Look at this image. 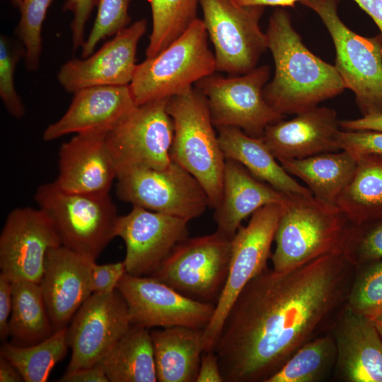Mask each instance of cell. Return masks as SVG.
<instances>
[{
  "label": "cell",
  "instance_id": "6da1fadb",
  "mask_svg": "<svg viewBox=\"0 0 382 382\" xmlns=\"http://www.w3.org/2000/svg\"><path fill=\"white\" fill-rule=\"evenodd\" d=\"M355 273L337 253L255 276L233 304L214 349L224 381L266 382L302 345L330 332Z\"/></svg>",
  "mask_w": 382,
  "mask_h": 382
},
{
  "label": "cell",
  "instance_id": "7a4b0ae2",
  "mask_svg": "<svg viewBox=\"0 0 382 382\" xmlns=\"http://www.w3.org/2000/svg\"><path fill=\"white\" fill-rule=\"evenodd\" d=\"M266 35L274 74L264 87L263 96L277 112L296 115L345 89L335 65L315 55L303 44L286 10L278 8L272 12Z\"/></svg>",
  "mask_w": 382,
  "mask_h": 382
},
{
  "label": "cell",
  "instance_id": "3957f363",
  "mask_svg": "<svg viewBox=\"0 0 382 382\" xmlns=\"http://www.w3.org/2000/svg\"><path fill=\"white\" fill-rule=\"evenodd\" d=\"M349 226L337 206L313 195L288 194L274 235L272 269L285 272L323 255L343 253Z\"/></svg>",
  "mask_w": 382,
  "mask_h": 382
},
{
  "label": "cell",
  "instance_id": "277c9868",
  "mask_svg": "<svg viewBox=\"0 0 382 382\" xmlns=\"http://www.w3.org/2000/svg\"><path fill=\"white\" fill-rule=\"evenodd\" d=\"M167 111L174 129L170 158L198 180L207 195L209 207L215 209L221 199L226 158L207 101L193 86L170 97Z\"/></svg>",
  "mask_w": 382,
  "mask_h": 382
},
{
  "label": "cell",
  "instance_id": "5b68a950",
  "mask_svg": "<svg viewBox=\"0 0 382 382\" xmlns=\"http://www.w3.org/2000/svg\"><path fill=\"white\" fill-rule=\"evenodd\" d=\"M202 19L196 18L169 45L137 64L129 84L137 106L170 98L216 71Z\"/></svg>",
  "mask_w": 382,
  "mask_h": 382
},
{
  "label": "cell",
  "instance_id": "8992f818",
  "mask_svg": "<svg viewBox=\"0 0 382 382\" xmlns=\"http://www.w3.org/2000/svg\"><path fill=\"white\" fill-rule=\"evenodd\" d=\"M34 199L50 219L61 245L96 261L115 237L117 210L110 195L67 192L54 181L40 185Z\"/></svg>",
  "mask_w": 382,
  "mask_h": 382
},
{
  "label": "cell",
  "instance_id": "52a82bcc",
  "mask_svg": "<svg viewBox=\"0 0 382 382\" xmlns=\"http://www.w3.org/2000/svg\"><path fill=\"white\" fill-rule=\"evenodd\" d=\"M328 30L336 51L335 66L345 88L355 96L362 116L382 114V35H360L337 13L339 0H303Z\"/></svg>",
  "mask_w": 382,
  "mask_h": 382
},
{
  "label": "cell",
  "instance_id": "ba28073f",
  "mask_svg": "<svg viewBox=\"0 0 382 382\" xmlns=\"http://www.w3.org/2000/svg\"><path fill=\"white\" fill-rule=\"evenodd\" d=\"M282 209V204L261 207L231 238L228 273L213 316L203 330L204 352L214 351L226 316L237 297L251 279L267 267Z\"/></svg>",
  "mask_w": 382,
  "mask_h": 382
},
{
  "label": "cell",
  "instance_id": "9c48e42d",
  "mask_svg": "<svg viewBox=\"0 0 382 382\" xmlns=\"http://www.w3.org/2000/svg\"><path fill=\"white\" fill-rule=\"evenodd\" d=\"M199 6L216 71L241 75L256 68L268 49L266 33L260 27L265 7L242 6L234 0H200Z\"/></svg>",
  "mask_w": 382,
  "mask_h": 382
},
{
  "label": "cell",
  "instance_id": "30bf717a",
  "mask_svg": "<svg viewBox=\"0 0 382 382\" xmlns=\"http://www.w3.org/2000/svg\"><path fill=\"white\" fill-rule=\"evenodd\" d=\"M168 99L137 106L106 134L117 177L137 168L162 170L171 163L174 129Z\"/></svg>",
  "mask_w": 382,
  "mask_h": 382
},
{
  "label": "cell",
  "instance_id": "8fae6325",
  "mask_svg": "<svg viewBox=\"0 0 382 382\" xmlns=\"http://www.w3.org/2000/svg\"><path fill=\"white\" fill-rule=\"evenodd\" d=\"M267 65L224 77L212 74L195 84L204 96L215 127H235L249 136L262 137L265 128L284 116L265 100L263 89L270 79Z\"/></svg>",
  "mask_w": 382,
  "mask_h": 382
},
{
  "label": "cell",
  "instance_id": "7c38bea8",
  "mask_svg": "<svg viewBox=\"0 0 382 382\" xmlns=\"http://www.w3.org/2000/svg\"><path fill=\"white\" fill-rule=\"evenodd\" d=\"M231 253V239L216 231L203 236L187 237L150 276L188 297L211 302L218 299L224 286Z\"/></svg>",
  "mask_w": 382,
  "mask_h": 382
},
{
  "label": "cell",
  "instance_id": "4fadbf2b",
  "mask_svg": "<svg viewBox=\"0 0 382 382\" xmlns=\"http://www.w3.org/2000/svg\"><path fill=\"white\" fill-rule=\"evenodd\" d=\"M118 198L188 221L202 215L209 202L198 180L172 161L166 168H137L117 177Z\"/></svg>",
  "mask_w": 382,
  "mask_h": 382
},
{
  "label": "cell",
  "instance_id": "5bb4252c",
  "mask_svg": "<svg viewBox=\"0 0 382 382\" xmlns=\"http://www.w3.org/2000/svg\"><path fill=\"white\" fill-rule=\"evenodd\" d=\"M116 289L127 304L132 325L151 329L184 326L204 330L216 303L188 297L151 276L125 273Z\"/></svg>",
  "mask_w": 382,
  "mask_h": 382
},
{
  "label": "cell",
  "instance_id": "9a60e30c",
  "mask_svg": "<svg viewBox=\"0 0 382 382\" xmlns=\"http://www.w3.org/2000/svg\"><path fill=\"white\" fill-rule=\"evenodd\" d=\"M131 326L127 304L117 289L92 294L67 326L71 357L65 372L97 364Z\"/></svg>",
  "mask_w": 382,
  "mask_h": 382
},
{
  "label": "cell",
  "instance_id": "2e32d148",
  "mask_svg": "<svg viewBox=\"0 0 382 382\" xmlns=\"http://www.w3.org/2000/svg\"><path fill=\"white\" fill-rule=\"evenodd\" d=\"M59 245L61 242L52 222L40 208L13 209L0 235L1 273L12 282L40 284L46 254Z\"/></svg>",
  "mask_w": 382,
  "mask_h": 382
},
{
  "label": "cell",
  "instance_id": "e0dca14e",
  "mask_svg": "<svg viewBox=\"0 0 382 382\" xmlns=\"http://www.w3.org/2000/svg\"><path fill=\"white\" fill-rule=\"evenodd\" d=\"M188 221L176 216L132 206L127 214L119 216L115 237L126 247V273L150 276L173 249L188 236Z\"/></svg>",
  "mask_w": 382,
  "mask_h": 382
},
{
  "label": "cell",
  "instance_id": "ac0fdd59",
  "mask_svg": "<svg viewBox=\"0 0 382 382\" xmlns=\"http://www.w3.org/2000/svg\"><path fill=\"white\" fill-rule=\"evenodd\" d=\"M146 29V20H138L88 57L67 61L57 73L59 83L73 94L91 86L129 85L137 66V45Z\"/></svg>",
  "mask_w": 382,
  "mask_h": 382
},
{
  "label": "cell",
  "instance_id": "d6986e66",
  "mask_svg": "<svg viewBox=\"0 0 382 382\" xmlns=\"http://www.w3.org/2000/svg\"><path fill=\"white\" fill-rule=\"evenodd\" d=\"M93 262L63 245L47 253L40 286L55 331L67 327L93 294L91 268Z\"/></svg>",
  "mask_w": 382,
  "mask_h": 382
},
{
  "label": "cell",
  "instance_id": "ffe728a7",
  "mask_svg": "<svg viewBox=\"0 0 382 382\" xmlns=\"http://www.w3.org/2000/svg\"><path fill=\"white\" fill-rule=\"evenodd\" d=\"M136 107L129 85L83 88L74 93L64 115L47 127L42 139L50 141L71 133H108Z\"/></svg>",
  "mask_w": 382,
  "mask_h": 382
},
{
  "label": "cell",
  "instance_id": "44dd1931",
  "mask_svg": "<svg viewBox=\"0 0 382 382\" xmlns=\"http://www.w3.org/2000/svg\"><path fill=\"white\" fill-rule=\"evenodd\" d=\"M330 332L337 348L332 378L343 382H382V338L371 319L346 306Z\"/></svg>",
  "mask_w": 382,
  "mask_h": 382
},
{
  "label": "cell",
  "instance_id": "7402d4cb",
  "mask_svg": "<svg viewBox=\"0 0 382 382\" xmlns=\"http://www.w3.org/2000/svg\"><path fill=\"white\" fill-rule=\"evenodd\" d=\"M335 110L315 107L268 125L262 137L278 161L339 151L342 130Z\"/></svg>",
  "mask_w": 382,
  "mask_h": 382
},
{
  "label": "cell",
  "instance_id": "603a6c76",
  "mask_svg": "<svg viewBox=\"0 0 382 382\" xmlns=\"http://www.w3.org/2000/svg\"><path fill=\"white\" fill-rule=\"evenodd\" d=\"M107 133L76 134L59 150L54 181L67 192L108 195L116 171L106 143Z\"/></svg>",
  "mask_w": 382,
  "mask_h": 382
},
{
  "label": "cell",
  "instance_id": "cb8c5ba5",
  "mask_svg": "<svg viewBox=\"0 0 382 382\" xmlns=\"http://www.w3.org/2000/svg\"><path fill=\"white\" fill-rule=\"evenodd\" d=\"M286 196L257 179L239 163L226 159L221 199L214 209L216 231L231 239L246 217L264 206L283 204Z\"/></svg>",
  "mask_w": 382,
  "mask_h": 382
},
{
  "label": "cell",
  "instance_id": "d4e9b609",
  "mask_svg": "<svg viewBox=\"0 0 382 382\" xmlns=\"http://www.w3.org/2000/svg\"><path fill=\"white\" fill-rule=\"evenodd\" d=\"M218 139L226 159L236 161L254 177L285 194L310 195L274 156L262 137L248 135L235 127H218Z\"/></svg>",
  "mask_w": 382,
  "mask_h": 382
},
{
  "label": "cell",
  "instance_id": "484cf974",
  "mask_svg": "<svg viewBox=\"0 0 382 382\" xmlns=\"http://www.w3.org/2000/svg\"><path fill=\"white\" fill-rule=\"evenodd\" d=\"M159 382L196 381L204 352L203 330L184 326L150 330Z\"/></svg>",
  "mask_w": 382,
  "mask_h": 382
},
{
  "label": "cell",
  "instance_id": "4316f807",
  "mask_svg": "<svg viewBox=\"0 0 382 382\" xmlns=\"http://www.w3.org/2000/svg\"><path fill=\"white\" fill-rule=\"evenodd\" d=\"M279 163L289 175L303 181L313 197L334 206L352 180L357 164L356 158L344 150Z\"/></svg>",
  "mask_w": 382,
  "mask_h": 382
},
{
  "label": "cell",
  "instance_id": "83f0119b",
  "mask_svg": "<svg viewBox=\"0 0 382 382\" xmlns=\"http://www.w3.org/2000/svg\"><path fill=\"white\" fill-rule=\"evenodd\" d=\"M110 382H156L150 330L132 325L98 363Z\"/></svg>",
  "mask_w": 382,
  "mask_h": 382
},
{
  "label": "cell",
  "instance_id": "f1b7e54d",
  "mask_svg": "<svg viewBox=\"0 0 382 382\" xmlns=\"http://www.w3.org/2000/svg\"><path fill=\"white\" fill-rule=\"evenodd\" d=\"M336 206L349 222L361 224L382 216V156L364 154Z\"/></svg>",
  "mask_w": 382,
  "mask_h": 382
},
{
  "label": "cell",
  "instance_id": "f546056e",
  "mask_svg": "<svg viewBox=\"0 0 382 382\" xmlns=\"http://www.w3.org/2000/svg\"><path fill=\"white\" fill-rule=\"evenodd\" d=\"M12 311L8 320L11 343L29 346L51 336L54 328L40 284L16 281L12 284Z\"/></svg>",
  "mask_w": 382,
  "mask_h": 382
},
{
  "label": "cell",
  "instance_id": "4dcf8cb0",
  "mask_svg": "<svg viewBox=\"0 0 382 382\" xmlns=\"http://www.w3.org/2000/svg\"><path fill=\"white\" fill-rule=\"evenodd\" d=\"M337 348L332 332L302 345L266 382H320L333 376Z\"/></svg>",
  "mask_w": 382,
  "mask_h": 382
},
{
  "label": "cell",
  "instance_id": "1f68e13d",
  "mask_svg": "<svg viewBox=\"0 0 382 382\" xmlns=\"http://www.w3.org/2000/svg\"><path fill=\"white\" fill-rule=\"evenodd\" d=\"M69 348L66 327L33 345L18 346L6 342L1 347L0 355L18 369L24 381L45 382L55 365L66 357Z\"/></svg>",
  "mask_w": 382,
  "mask_h": 382
},
{
  "label": "cell",
  "instance_id": "d6a6232c",
  "mask_svg": "<svg viewBox=\"0 0 382 382\" xmlns=\"http://www.w3.org/2000/svg\"><path fill=\"white\" fill-rule=\"evenodd\" d=\"M200 0H147L152 30L146 50L154 57L178 37L196 19Z\"/></svg>",
  "mask_w": 382,
  "mask_h": 382
},
{
  "label": "cell",
  "instance_id": "836d02e7",
  "mask_svg": "<svg viewBox=\"0 0 382 382\" xmlns=\"http://www.w3.org/2000/svg\"><path fill=\"white\" fill-rule=\"evenodd\" d=\"M347 306L370 319L382 313V260L356 268Z\"/></svg>",
  "mask_w": 382,
  "mask_h": 382
},
{
  "label": "cell",
  "instance_id": "e575fe53",
  "mask_svg": "<svg viewBox=\"0 0 382 382\" xmlns=\"http://www.w3.org/2000/svg\"><path fill=\"white\" fill-rule=\"evenodd\" d=\"M52 0H24L18 7L20 19L16 29L25 47V66L28 71L38 69L42 52V28Z\"/></svg>",
  "mask_w": 382,
  "mask_h": 382
},
{
  "label": "cell",
  "instance_id": "d590c367",
  "mask_svg": "<svg viewBox=\"0 0 382 382\" xmlns=\"http://www.w3.org/2000/svg\"><path fill=\"white\" fill-rule=\"evenodd\" d=\"M343 254L356 268L381 260L382 216L359 225L350 224Z\"/></svg>",
  "mask_w": 382,
  "mask_h": 382
},
{
  "label": "cell",
  "instance_id": "8d00e7d4",
  "mask_svg": "<svg viewBox=\"0 0 382 382\" xmlns=\"http://www.w3.org/2000/svg\"><path fill=\"white\" fill-rule=\"evenodd\" d=\"M25 50L20 40L1 35L0 37V97L7 112L16 119L22 118L25 108L14 83V74L18 61Z\"/></svg>",
  "mask_w": 382,
  "mask_h": 382
},
{
  "label": "cell",
  "instance_id": "74e56055",
  "mask_svg": "<svg viewBox=\"0 0 382 382\" xmlns=\"http://www.w3.org/2000/svg\"><path fill=\"white\" fill-rule=\"evenodd\" d=\"M131 0H99L96 20L91 31L81 47V58L93 53L99 42L112 36L129 25Z\"/></svg>",
  "mask_w": 382,
  "mask_h": 382
},
{
  "label": "cell",
  "instance_id": "f35d334b",
  "mask_svg": "<svg viewBox=\"0 0 382 382\" xmlns=\"http://www.w3.org/2000/svg\"><path fill=\"white\" fill-rule=\"evenodd\" d=\"M338 146L340 150L346 151L355 158L364 154L382 156V132L342 129L338 137Z\"/></svg>",
  "mask_w": 382,
  "mask_h": 382
},
{
  "label": "cell",
  "instance_id": "ab89813d",
  "mask_svg": "<svg viewBox=\"0 0 382 382\" xmlns=\"http://www.w3.org/2000/svg\"><path fill=\"white\" fill-rule=\"evenodd\" d=\"M99 0H66L62 9L71 11L73 19L71 22L73 50L82 47L86 42L84 37L85 26L91 14L93 8Z\"/></svg>",
  "mask_w": 382,
  "mask_h": 382
},
{
  "label": "cell",
  "instance_id": "60d3db41",
  "mask_svg": "<svg viewBox=\"0 0 382 382\" xmlns=\"http://www.w3.org/2000/svg\"><path fill=\"white\" fill-rule=\"evenodd\" d=\"M125 273L126 267L124 260L103 265L93 262L91 268L93 294H105L115 291Z\"/></svg>",
  "mask_w": 382,
  "mask_h": 382
},
{
  "label": "cell",
  "instance_id": "b9f144b4",
  "mask_svg": "<svg viewBox=\"0 0 382 382\" xmlns=\"http://www.w3.org/2000/svg\"><path fill=\"white\" fill-rule=\"evenodd\" d=\"M12 284L0 272V340L4 343L8 336V320L12 311Z\"/></svg>",
  "mask_w": 382,
  "mask_h": 382
},
{
  "label": "cell",
  "instance_id": "7bdbcfd3",
  "mask_svg": "<svg viewBox=\"0 0 382 382\" xmlns=\"http://www.w3.org/2000/svg\"><path fill=\"white\" fill-rule=\"evenodd\" d=\"M219 359L214 351L204 352L196 382H224Z\"/></svg>",
  "mask_w": 382,
  "mask_h": 382
},
{
  "label": "cell",
  "instance_id": "ee69618b",
  "mask_svg": "<svg viewBox=\"0 0 382 382\" xmlns=\"http://www.w3.org/2000/svg\"><path fill=\"white\" fill-rule=\"evenodd\" d=\"M60 382H109L102 367L96 364L91 367L65 372L58 380Z\"/></svg>",
  "mask_w": 382,
  "mask_h": 382
},
{
  "label": "cell",
  "instance_id": "f6af8a7d",
  "mask_svg": "<svg viewBox=\"0 0 382 382\" xmlns=\"http://www.w3.org/2000/svg\"><path fill=\"white\" fill-rule=\"evenodd\" d=\"M342 129L374 130L382 132V114L362 116L354 120H342L340 122Z\"/></svg>",
  "mask_w": 382,
  "mask_h": 382
},
{
  "label": "cell",
  "instance_id": "bcb514c9",
  "mask_svg": "<svg viewBox=\"0 0 382 382\" xmlns=\"http://www.w3.org/2000/svg\"><path fill=\"white\" fill-rule=\"evenodd\" d=\"M376 24L382 35V0H354Z\"/></svg>",
  "mask_w": 382,
  "mask_h": 382
},
{
  "label": "cell",
  "instance_id": "7dc6e473",
  "mask_svg": "<svg viewBox=\"0 0 382 382\" xmlns=\"http://www.w3.org/2000/svg\"><path fill=\"white\" fill-rule=\"evenodd\" d=\"M0 381H24L23 378L18 369L9 360L1 355H0Z\"/></svg>",
  "mask_w": 382,
  "mask_h": 382
},
{
  "label": "cell",
  "instance_id": "c3c4849f",
  "mask_svg": "<svg viewBox=\"0 0 382 382\" xmlns=\"http://www.w3.org/2000/svg\"><path fill=\"white\" fill-rule=\"evenodd\" d=\"M242 6H291L294 7L295 4L303 0H234Z\"/></svg>",
  "mask_w": 382,
  "mask_h": 382
},
{
  "label": "cell",
  "instance_id": "681fc988",
  "mask_svg": "<svg viewBox=\"0 0 382 382\" xmlns=\"http://www.w3.org/2000/svg\"><path fill=\"white\" fill-rule=\"evenodd\" d=\"M382 338V313L371 319Z\"/></svg>",
  "mask_w": 382,
  "mask_h": 382
},
{
  "label": "cell",
  "instance_id": "f907efd6",
  "mask_svg": "<svg viewBox=\"0 0 382 382\" xmlns=\"http://www.w3.org/2000/svg\"><path fill=\"white\" fill-rule=\"evenodd\" d=\"M7 1H8L12 4V6H14L15 8H18L24 0H7Z\"/></svg>",
  "mask_w": 382,
  "mask_h": 382
}]
</instances>
